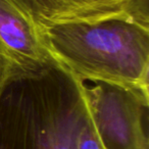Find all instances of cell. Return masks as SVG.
<instances>
[{"label": "cell", "mask_w": 149, "mask_h": 149, "mask_svg": "<svg viewBox=\"0 0 149 149\" xmlns=\"http://www.w3.org/2000/svg\"><path fill=\"white\" fill-rule=\"evenodd\" d=\"M57 62L26 0H0V89Z\"/></svg>", "instance_id": "4"}, {"label": "cell", "mask_w": 149, "mask_h": 149, "mask_svg": "<svg viewBox=\"0 0 149 149\" xmlns=\"http://www.w3.org/2000/svg\"><path fill=\"white\" fill-rule=\"evenodd\" d=\"M83 83L57 62L0 89V149H78L90 116Z\"/></svg>", "instance_id": "1"}, {"label": "cell", "mask_w": 149, "mask_h": 149, "mask_svg": "<svg viewBox=\"0 0 149 149\" xmlns=\"http://www.w3.org/2000/svg\"><path fill=\"white\" fill-rule=\"evenodd\" d=\"M83 91L102 148L149 149V91L99 81Z\"/></svg>", "instance_id": "3"}, {"label": "cell", "mask_w": 149, "mask_h": 149, "mask_svg": "<svg viewBox=\"0 0 149 149\" xmlns=\"http://www.w3.org/2000/svg\"><path fill=\"white\" fill-rule=\"evenodd\" d=\"M78 149H103L96 134L95 128L91 120V116H89L81 131Z\"/></svg>", "instance_id": "6"}, {"label": "cell", "mask_w": 149, "mask_h": 149, "mask_svg": "<svg viewBox=\"0 0 149 149\" xmlns=\"http://www.w3.org/2000/svg\"><path fill=\"white\" fill-rule=\"evenodd\" d=\"M42 27L72 23H98L126 19L149 25V10L137 0H26Z\"/></svg>", "instance_id": "5"}, {"label": "cell", "mask_w": 149, "mask_h": 149, "mask_svg": "<svg viewBox=\"0 0 149 149\" xmlns=\"http://www.w3.org/2000/svg\"><path fill=\"white\" fill-rule=\"evenodd\" d=\"M137 2L146 10H149V0H137Z\"/></svg>", "instance_id": "7"}, {"label": "cell", "mask_w": 149, "mask_h": 149, "mask_svg": "<svg viewBox=\"0 0 149 149\" xmlns=\"http://www.w3.org/2000/svg\"><path fill=\"white\" fill-rule=\"evenodd\" d=\"M50 51L81 82L149 91V25L126 19L43 27Z\"/></svg>", "instance_id": "2"}]
</instances>
